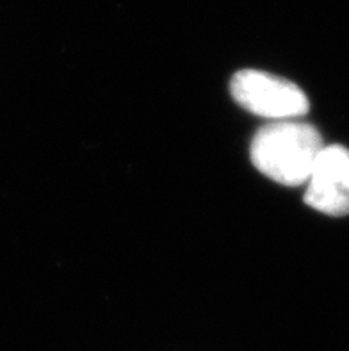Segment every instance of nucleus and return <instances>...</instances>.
Returning <instances> with one entry per match:
<instances>
[{
    "instance_id": "1",
    "label": "nucleus",
    "mask_w": 349,
    "mask_h": 351,
    "mask_svg": "<svg viewBox=\"0 0 349 351\" xmlns=\"http://www.w3.org/2000/svg\"><path fill=\"white\" fill-rule=\"evenodd\" d=\"M324 148L315 127L298 120L271 121L253 136L250 157L261 173L283 184H306L319 154Z\"/></svg>"
},
{
    "instance_id": "2",
    "label": "nucleus",
    "mask_w": 349,
    "mask_h": 351,
    "mask_svg": "<svg viewBox=\"0 0 349 351\" xmlns=\"http://www.w3.org/2000/svg\"><path fill=\"white\" fill-rule=\"evenodd\" d=\"M230 91L239 106L271 121L298 120L310 107L300 86L262 70L237 71L232 77Z\"/></svg>"
},
{
    "instance_id": "3",
    "label": "nucleus",
    "mask_w": 349,
    "mask_h": 351,
    "mask_svg": "<svg viewBox=\"0 0 349 351\" xmlns=\"http://www.w3.org/2000/svg\"><path fill=\"white\" fill-rule=\"evenodd\" d=\"M305 186V204L309 207L328 216L349 214L348 148L324 145Z\"/></svg>"
}]
</instances>
